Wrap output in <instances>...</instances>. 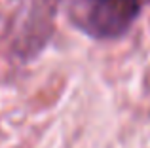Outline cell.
Wrapping results in <instances>:
<instances>
[{
	"instance_id": "cell-1",
	"label": "cell",
	"mask_w": 150,
	"mask_h": 148,
	"mask_svg": "<svg viewBox=\"0 0 150 148\" xmlns=\"http://www.w3.org/2000/svg\"><path fill=\"white\" fill-rule=\"evenodd\" d=\"M69 19L93 40H116L131 30L141 13V0H69Z\"/></svg>"
}]
</instances>
